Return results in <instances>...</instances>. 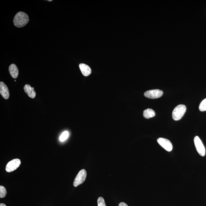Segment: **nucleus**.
<instances>
[{
	"mask_svg": "<svg viewBox=\"0 0 206 206\" xmlns=\"http://www.w3.org/2000/svg\"><path fill=\"white\" fill-rule=\"evenodd\" d=\"M29 21L28 15L25 13L21 12L15 15L14 19V23L17 27L22 28L25 26Z\"/></svg>",
	"mask_w": 206,
	"mask_h": 206,
	"instance_id": "obj_1",
	"label": "nucleus"
},
{
	"mask_svg": "<svg viewBox=\"0 0 206 206\" xmlns=\"http://www.w3.org/2000/svg\"><path fill=\"white\" fill-rule=\"evenodd\" d=\"M186 111V107L184 105H179L176 107L172 112V118L175 121L181 119Z\"/></svg>",
	"mask_w": 206,
	"mask_h": 206,
	"instance_id": "obj_2",
	"label": "nucleus"
},
{
	"mask_svg": "<svg viewBox=\"0 0 206 206\" xmlns=\"http://www.w3.org/2000/svg\"><path fill=\"white\" fill-rule=\"evenodd\" d=\"M87 176V172L85 169H82L78 172L74 179L73 185L75 187L78 186L85 182Z\"/></svg>",
	"mask_w": 206,
	"mask_h": 206,
	"instance_id": "obj_3",
	"label": "nucleus"
},
{
	"mask_svg": "<svg viewBox=\"0 0 206 206\" xmlns=\"http://www.w3.org/2000/svg\"><path fill=\"white\" fill-rule=\"evenodd\" d=\"M195 145L198 153L201 156H204L205 155V149L202 141L197 136H196L194 138Z\"/></svg>",
	"mask_w": 206,
	"mask_h": 206,
	"instance_id": "obj_4",
	"label": "nucleus"
},
{
	"mask_svg": "<svg viewBox=\"0 0 206 206\" xmlns=\"http://www.w3.org/2000/svg\"><path fill=\"white\" fill-rule=\"evenodd\" d=\"M163 92L159 89L149 90L144 93V96L149 99H158L161 97L163 95Z\"/></svg>",
	"mask_w": 206,
	"mask_h": 206,
	"instance_id": "obj_5",
	"label": "nucleus"
},
{
	"mask_svg": "<svg viewBox=\"0 0 206 206\" xmlns=\"http://www.w3.org/2000/svg\"><path fill=\"white\" fill-rule=\"evenodd\" d=\"M21 164V161L19 159L12 160L8 163L6 166V170L7 172H11L15 171L19 167Z\"/></svg>",
	"mask_w": 206,
	"mask_h": 206,
	"instance_id": "obj_6",
	"label": "nucleus"
},
{
	"mask_svg": "<svg viewBox=\"0 0 206 206\" xmlns=\"http://www.w3.org/2000/svg\"><path fill=\"white\" fill-rule=\"evenodd\" d=\"M157 142L161 147L168 152L172 149V145L170 141L164 138L160 137L157 139Z\"/></svg>",
	"mask_w": 206,
	"mask_h": 206,
	"instance_id": "obj_7",
	"label": "nucleus"
},
{
	"mask_svg": "<svg viewBox=\"0 0 206 206\" xmlns=\"http://www.w3.org/2000/svg\"><path fill=\"white\" fill-rule=\"evenodd\" d=\"M0 93L5 99H8L10 96L8 88L3 82H0Z\"/></svg>",
	"mask_w": 206,
	"mask_h": 206,
	"instance_id": "obj_8",
	"label": "nucleus"
},
{
	"mask_svg": "<svg viewBox=\"0 0 206 206\" xmlns=\"http://www.w3.org/2000/svg\"><path fill=\"white\" fill-rule=\"evenodd\" d=\"M79 67L82 74L85 77H88L91 74V69L88 65L84 63H81L79 65Z\"/></svg>",
	"mask_w": 206,
	"mask_h": 206,
	"instance_id": "obj_9",
	"label": "nucleus"
},
{
	"mask_svg": "<svg viewBox=\"0 0 206 206\" xmlns=\"http://www.w3.org/2000/svg\"><path fill=\"white\" fill-rule=\"evenodd\" d=\"M24 89L29 97L33 99L35 97L36 93L34 88H32L30 85H26L24 87Z\"/></svg>",
	"mask_w": 206,
	"mask_h": 206,
	"instance_id": "obj_10",
	"label": "nucleus"
},
{
	"mask_svg": "<svg viewBox=\"0 0 206 206\" xmlns=\"http://www.w3.org/2000/svg\"><path fill=\"white\" fill-rule=\"evenodd\" d=\"M9 71L13 78H17L18 75V69L15 64L11 65L9 67Z\"/></svg>",
	"mask_w": 206,
	"mask_h": 206,
	"instance_id": "obj_11",
	"label": "nucleus"
},
{
	"mask_svg": "<svg viewBox=\"0 0 206 206\" xmlns=\"http://www.w3.org/2000/svg\"><path fill=\"white\" fill-rule=\"evenodd\" d=\"M155 115V112L153 109H148L144 111L143 116L144 118L147 119L153 118Z\"/></svg>",
	"mask_w": 206,
	"mask_h": 206,
	"instance_id": "obj_12",
	"label": "nucleus"
},
{
	"mask_svg": "<svg viewBox=\"0 0 206 206\" xmlns=\"http://www.w3.org/2000/svg\"><path fill=\"white\" fill-rule=\"evenodd\" d=\"M69 136V133L67 131H65L63 132L60 136L59 140L61 142H64L67 139Z\"/></svg>",
	"mask_w": 206,
	"mask_h": 206,
	"instance_id": "obj_13",
	"label": "nucleus"
},
{
	"mask_svg": "<svg viewBox=\"0 0 206 206\" xmlns=\"http://www.w3.org/2000/svg\"><path fill=\"white\" fill-rule=\"evenodd\" d=\"M199 110L201 112L206 111V98L202 101L200 104L199 107Z\"/></svg>",
	"mask_w": 206,
	"mask_h": 206,
	"instance_id": "obj_14",
	"label": "nucleus"
},
{
	"mask_svg": "<svg viewBox=\"0 0 206 206\" xmlns=\"http://www.w3.org/2000/svg\"><path fill=\"white\" fill-rule=\"evenodd\" d=\"M7 193L6 188L2 185H1L0 186V198H3L5 197Z\"/></svg>",
	"mask_w": 206,
	"mask_h": 206,
	"instance_id": "obj_15",
	"label": "nucleus"
},
{
	"mask_svg": "<svg viewBox=\"0 0 206 206\" xmlns=\"http://www.w3.org/2000/svg\"><path fill=\"white\" fill-rule=\"evenodd\" d=\"M98 206H106L104 198L100 197L97 200Z\"/></svg>",
	"mask_w": 206,
	"mask_h": 206,
	"instance_id": "obj_16",
	"label": "nucleus"
},
{
	"mask_svg": "<svg viewBox=\"0 0 206 206\" xmlns=\"http://www.w3.org/2000/svg\"><path fill=\"white\" fill-rule=\"evenodd\" d=\"M118 206H128L127 205V204H126L124 202H121L119 204Z\"/></svg>",
	"mask_w": 206,
	"mask_h": 206,
	"instance_id": "obj_17",
	"label": "nucleus"
},
{
	"mask_svg": "<svg viewBox=\"0 0 206 206\" xmlns=\"http://www.w3.org/2000/svg\"><path fill=\"white\" fill-rule=\"evenodd\" d=\"M0 206H6V205L4 204H0Z\"/></svg>",
	"mask_w": 206,
	"mask_h": 206,
	"instance_id": "obj_18",
	"label": "nucleus"
},
{
	"mask_svg": "<svg viewBox=\"0 0 206 206\" xmlns=\"http://www.w3.org/2000/svg\"></svg>",
	"mask_w": 206,
	"mask_h": 206,
	"instance_id": "obj_19",
	"label": "nucleus"
}]
</instances>
